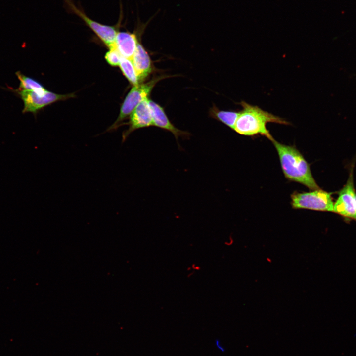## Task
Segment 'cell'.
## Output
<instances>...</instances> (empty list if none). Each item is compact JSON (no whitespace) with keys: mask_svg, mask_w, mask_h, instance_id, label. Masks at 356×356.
<instances>
[{"mask_svg":"<svg viewBox=\"0 0 356 356\" xmlns=\"http://www.w3.org/2000/svg\"><path fill=\"white\" fill-rule=\"evenodd\" d=\"M238 104L242 109L239 111L233 130L239 134L249 136L261 134L272 141L274 139L266 127L267 123L291 124L285 119L265 111L258 106L244 101Z\"/></svg>","mask_w":356,"mask_h":356,"instance_id":"obj_1","label":"cell"},{"mask_svg":"<svg viewBox=\"0 0 356 356\" xmlns=\"http://www.w3.org/2000/svg\"><path fill=\"white\" fill-rule=\"evenodd\" d=\"M272 142L287 179L303 184L310 190L320 188L312 175L310 165L296 147L280 143L275 139Z\"/></svg>","mask_w":356,"mask_h":356,"instance_id":"obj_2","label":"cell"},{"mask_svg":"<svg viewBox=\"0 0 356 356\" xmlns=\"http://www.w3.org/2000/svg\"><path fill=\"white\" fill-rule=\"evenodd\" d=\"M332 194L320 188L310 192H295L291 195V204L295 209L333 212Z\"/></svg>","mask_w":356,"mask_h":356,"instance_id":"obj_3","label":"cell"},{"mask_svg":"<svg viewBox=\"0 0 356 356\" xmlns=\"http://www.w3.org/2000/svg\"><path fill=\"white\" fill-rule=\"evenodd\" d=\"M63 0L68 11L80 17L109 48L115 46L116 37L121 24V18L115 25H104L87 16L83 9L76 6L72 0Z\"/></svg>","mask_w":356,"mask_h":356,"instance_id":"obj_4","label":"cell"},{"mask_svg":"<svg viewBox=\"0 0 356 356\" xmlns=\"http://www.w3.org/2000/svg\"><path fill=\"white\" fill-rule=\"evenodd\" d=\"M163 78V76L154 78L144 84L134 86L125 97L122 105L119 115L109 130L115 129L126 118L131 115L136 106L143 100L148 98L157 83Z\"/></svg>","mask_w":356,"mask_h":356,"instance_id":"obj_5","label":"cell"},{"mask_svg":"<svg viewBox=\"0 0 356 356\" xmlns=\"http://www.w3.org/2000/svg\"><path fill=\"white\" fill-rule=\"evenodd\" d=\"M24 103L23 113H37L43 107L59 100L74 97L73 94H58L46 90L44 93H37L31 90H15Z\"/></svg>","mask_w":356,"mask_h":356,"instance_id":"obj_6","label":"cell"},{"mask_svg":"<svg viewBox=\"0 0 356 356\" xmlns=\"http://www.w3.org/2000/svg\"><path fill=\"white\" fill-rule=\"evenodd\" d=\"M356 195L352 169L346 184L339 191L334 203L333 212L345 218L356 219Z\"/></svg>","mask_w":356,"mask_h":356,"instance_id":"obj_7","label":"cell"},{"mask_svg":"<svg viewBox=\"0 0 356 356\" xmlns=\"http://www.w3.org/2000/svg\"><path fill=\"white\" fill-rule=\"evenodd\" d=\"M128 124L129 128L122 135L123 141H124L129 135L135 130L153 126L148 98L141 102L131 114Z\"/></svg>","mask_w":356,"mask_h":356,"instance_id":"obj_8","label":"cell"},{"mask_svg":"<svg viewBox=\"0 0 356 356\" xmlns=\"http://www.w3.org/2000/svg\"><path fill=\"white\" fill-rule=\"evenodd\" d=\"M149 104L154 126L171 132L177 140L179 137H189V133L178 129L170 122L162 107L151 100H149Z\"/></svg>","mask_w":356,"mask_h":356,"instance_id":"obj_9","label":"cell"},{"mask_svg":"<svg viewBox=\"0 0 356 356\" xmlns=\"http://www.w3.org/2000/svg\"><path fill=\"white\" fill-rule=\"evenodd\" d=\"M138 43L136 34L129 32H118L115 39V46L120 55L132 60Z\"/></svg>","mask_w":356,"mask_h":356,"instance_id":"obj_10","label":"cell"},{"mask_svg":"<svg viewBox=\"0 0 356 356\" xmlns=\"http://www.w3.org/2000/svg\"><path fill=\"white\" fill-rule=\"evenodd\" d=\"M132 60L139 81L141 82L151 73L152 66L149 55L139 42Z\"/></svg>","mask_w":356,"mask_h":356,"instance_id":"obj_11","label":"cell"},{"mask_svg":"<svg viewBox=\"0 0 356 356\" xmlns=\"http://www.w3.org/2000/svg\"><path fill=\"white\" fill-rule=\"evenodd\" d=\"M210 112L212 117L233 130L239 113V111L221 110L215 106L210 109Z\"/></svg>","mask_w":356,"mask_h":356,"instance_id":"obj_12","label":"cell"},{"mask_svg":"<svg viewBox=\"0 0 356 356\" xmlns=\"http://www.w3.org/2000/svg\"><path fill=\"white\" fill-rule=\"evenodd\" d=\"M16 75L20 81V85L18 89L31 90L37 93H44L47 90L38 82L35 80L26 76L20 71L16 72Z\"/></svg>","mask_w":356,"mask_h":356,"instance_id":"obj_13","label":"cell"},{"mask_svg":"<svg viewBox=\"0 0 356 356\" xmlns=\"http://www.w3.org/2000/svg\"><path fill=\"white\" fill-rule=\"evenodd\" d=\"M119 66L123 75L130 83L134 86L139 84V81L132 60L122 56Z\"/></svg>","mask_w":356,"mask_h":356,"instance_id":"obj_14","label":"cell"},{"mask_svg":"<svg viewBox=\"0 0 356 356\" xmlns=\"http://www.w3.org/2000/svg\"><path fill=\"white\" fill-rule=\"evenodd\" d=\"M121 57L122 56L117 49L115 44L114 47L109 48V50L106 53L105 55L106 61L113 66L119 65Z\"/></svg>","mask_w":356,"mask_h":356,"instance_id":"obj_15","label":"cell"},{"mask_svg":"<svg viewBox=\"0 0 356 356\" xmlns=\"http://www.w3.org/2000/svg\"><path fill=\"white\" fill-rule=\"evenodd\" d=\"M215 344L217 348L219 349L220 351L222 352H224L225 349L222 346L220 345V341L219 339H216L215 341Z\"/></svg>","mask_w":356,"mask_h":356,"instance_id":"obj_16","label":"cell"},{"mask_svg":"<svg viewBox=\"0 0 356 356\" xmlns=\"http://www.w3.org/2000/svg\"></svg>","mask_w":356,"mask_h":356,"instance_id":"obj_17","label":"cell"}]
</instances>
